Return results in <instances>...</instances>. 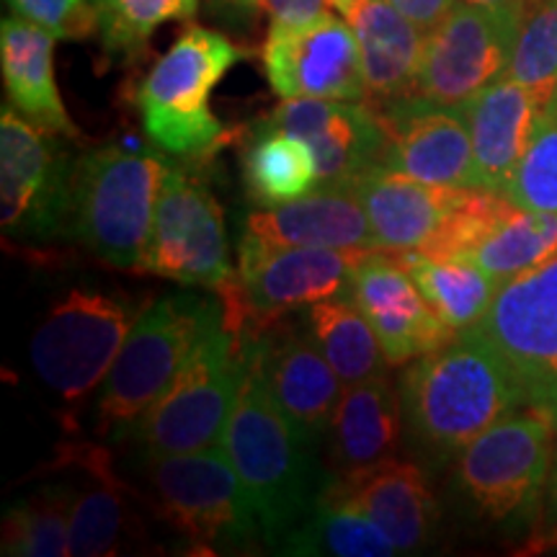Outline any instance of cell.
<instances>
[{
    "label": "cell",
    "mask_w": 557,
    "mask_h": 557,
    "mask_svg": "<svg viewBox=\"0 0 557 557\" xmlns=\"http://www.w3.org/2000/svg\"><path fill=\"white\" fill-rule=\"evenodd\" d=\"M225 318L222 299L165 295L139 310L99 393L101 429L120 434L178 377L201 338Z\"/></svg>",
    "instance_id": "obj_6"
},
{
    "label": "cell",
    "mask_w": 557,
    "mask_h": 557,
    "mask_svg": "<svg viewBox=\"0 0 557 557\" xmlns=\"http://www.w3.org/2000/svg\"><path fill=\"white\" fill-rule=\"evenodd\" d=\"M137 465L160 517L194 547L240 549L261 534L246 485L222 449L139 455Z\"/></svg>",
    "instance_id": "obj_7"
},
{
    "label": "cell",
    "mask_w": 557,
    "mask_h": 557,
    "mask_svg": "<svg viewBox=\"0 0 557 557\" xmlns=\"http://www.w3.org/2000/svg\"><path fill=\"white\" fill-rule=\"evenodd\" d=\"M385 129L380 165L436 186H472V137L462 109L421 96L374 107Z\"/></svg>",
    "instance_id": "obj_16"
},
{
    "label": "cell",
    "mask_w": 557,
    "mask_h": 557,
    "mask_svg": "<svg viewBox=\"0 0 557 557\" xmlns=\"http://www.w3.org/2000/svg\"><path fill=\"white\" fill-rule=\"evenodd\" d=\"M282 555L299 557H393L398 547L385 537L359 508L320 493L315 508L302 524L292 529L282 545Z\"/></svg>",
    "instance_id": "obj_30"
},
{
    "label": "cell",
    "mask_w": 557,
    "mask_h": 557,
    "mask_svg": "<svg viewBox=\"0 0 557 557\" xmlns=\"http://www.w3.org/2000/svg\"><path fill=\"white\" fill-rule=\"evenodd\" d=\"M557 253V214L529 212L517 207L483 240L470 261L487 271L496 282L524 274L527 269Z\"/></svg>",
    "instance_id": "obj_32"
},
{
    "label": "cell",
    "mask_w": 557,
    "mask_h": 557,
    "mask_svg": "<svg viewBox=\"0 0 557 557\" xmlns=\"http://www.w3.org/2000/svg\"><path fill=\"white\" fill-rule=\"evenodd\" d=\"M408 271L416 287L451 331H468L480 323L496 299L500 282L468 259H431L408 250L393 253Z\"/></svg>",
    "instance_id": "obj_27"
},
{
    "label": "cell",
    "mask_w": 557,
    "mask_h": 557,
    "mask_svg": "<svg viewBox=\"0 0 557 557\" xmlns=\"http://www.w3.org/2000/svg\"><path fill=\"white\" fill-rule=\"evenodd\" d=\"M54 39L32 21L11 16L0 24V70L13 109L52 135L78 137L54 81Z\"/></svg>",
    "instance_id": "obj_26"
},
{
    "label": "cell",
    "mask_w": 557,
    "mask_h": 557,
    "mask_svg": "<svg viewBox=\"0 0 557 557\" xmlns=\"http://www.w3.org/2000/svg\"><path fill=\"white\" fill-rule=\"evenodd\" d=\"M248 3H250V0H248Z\"/></svg>",
    "instance_id": "obj_41"
},
{
    "label": "cell",
    "mask_w": 557,
    "mask_h": 557,
    "mask_svg": "<svg viewBox=\"0 0 557 557\" xmlns=\"http://www.w3.org/2000/svg\"><path fill=\"white\" fill-rule=\"evenodd\" d=\"M256 124L305 139L318 163V186L348 184L369 165H380L385 150V129L372 103L284 99Z\"/></svg>",
    "instance_id": "obj_18"
},
{
    "label": "cell",
    "mask_w": 557,
    "mask_h": 557,
    "mask_svg": "<svg viewBox=\"0 0 557 557\" xmlns=\"http://www.w3.org/2000/svg\"><path fill=\"white\" fill-rule=\"evenodd\" d=\"M555 436L557 426L545 410H513L459 451V487L483 517H517L545 485Z\"/></svg>",
    "instance_id": "obj_12"
},
{
    "label": "cell",
    "mask_w": 557,
    "mask_h": 557,
    "mask_svg": "<svg viewBox=\"0 0 557 557\" xmlns=\"http://www.w3.org/2000/svg\"><path fill=\"white\" fill-rule=\"evenodd\" d=\"M359 41L372 107L416 96L426 34L403 16L389 0H331Z\"/></svg>",
    "instance_id": "obj_24"
},
{
    "label": "cell",
    "mask_w": 557,
    "mask_h": 557,
    "mask_svg": "<svg viewBox=\"0 0 557 557\" xmlns=\"http://www.w3.org/2000/svg\"><path fill=\"white\" fill-rule=\"evenodd\" d=\"M259 367L263 380L302 436L320 444L329 436L344 382L320 351L315 338L297 331L261 336Z\"/></svg>",
    "instance_id": "obj_19"
},
{
    "label": "cell",
    "mask_w": 557,
    "mask_h": 557,
    "mask_svg": "<svg viewBox=\"0 0 557 557\" xmlns=\"http://www.w3.org/2000/svg\"><path fill=\"white\" fill-rule=\"evenodd\" d=\"M549 99L511 78H500L459 107L472 137V189L504 194Z\"/></svg>",
    "instance_id": "obj_21"
},
{
    "label": "cell",
    "mask_w": 557,
    "mask_h": 557,
    "mask_svg": "<svg viewBox=\"0 0 557 557\" xmlns=\"http://www.w3.org/2000/svg\"><path fill=\"white\" fill-rule=\"evenodd\" d=\"M389 3L406 16L410 24H416L423 34L434 32L459 0H389Z\"/></svg>",
    "instance_id": "obj_38"
},
{
    "label": "cell",
    "mask_w": 557,
    "mask_h": 557,
    "mask_svg": "<svg viewBox=\"0 0 557 557\" xmlns=\"http://www.w3.org/2000/svg\"><path fill=\"white\" fill-rule=\"evenodd\" d=\"M243 181L253 205H284L318 189L315 156L305 139L256 124L243 152Z\"/></svg>",
    "instance_id": "obj_29"
},
{
    "label": "cell",
    "mask_w": 557,
    "mask_h": 557,
    "mask_svg": "<svg viewBox=\"0 0 557 557\" xmlns=\"http://www.w3.org/2000/svg\"><path fill=\"white\" fill-rule=\"evenodd\" d=\"M521 13L459 3L423 41L416 96L438 107H465L506 78Z\"/></svg>",
    "instance_id": "obj_13"
},
{
    "label": "cell",
    "mask_w": 557,
    "mask_h": 557,
    "mask_svg": "<svg viewBox=\"0 0 557 557\" xmlns=\"http://www.w3.org/2000/svg\"><path fill=\"white\" fill-rule=\"evenodd\" d=\"M308 329L344 385L387 372L389 361L377 333L348 297H331L310 305Z\"/></svg>",
    "instance_id": "obj_31"
},
{
    "label": "cell",
    "mask_w": 557,
    "mask_h": 557,
    "mask_svg": "<svg viewBox=\"0 0 557 557\" xmlns=\"http://www.w3.org/2000/svg\"><path fill=\"white\" fill-rule=\"evenodd\" d=\"M246 233L274 246L377 250L364 205L348 184L318 186L284 205L253 209Z\"/></svg>",
    "instance_id": "obj_25"
},
{
    "label": "cell",
    "mask_w": 557,
    "mask_h": 557,
    "mask_svg": "<svg viewBox=\"0 0 557 557\" xmlns=\"http://www.w3.org/2000/svg\"><path fill=\"white\" fill-rule=\"evenodd\" d=\"M506 78L549 96L557 90V0H529Z\"/></svg>",
    "instance_id": "obj_35"
},
{
    "label": "cell",
    "mask_w": 557,
    "mask_h": 557,
    "mask_svg": "<svg viewBox=\"0 0 557 557\" xmlns=\"http://www.w3.org/2000/svg\"><path fill=\"white\" fill-rule=\"evenodd\" d=\"M261 60L271 88L282 99H367L359 41L346 18L331 11L302 24L271 21Z\"/></svg>",
    "instance_id": "obj_15"
},
{
    "label": "cell",
    "mask_w": 557,
    "mask_h": 557,
    "mask_svg": "<svg viewBox=\"0 0 557 557\" xmlns=\"http://www.w3.org/2000/svg\"><path fill=\"white\" fill-rule=\"evenodd\" d=\"M220 297L238 289L240 274L230 263L225 214L218 199L186 169L165 165L143 269Z\"/></svg>",
    "instance_id": "obj_9"
},
{
    "label": "cell",
    "mask_w": 557,
    "mask_h": 557,
    "mask_svg": "<svg viewBox=\"0 0 557 557\" xmlns=\"http://www.w3.org/2000/svg\"><path fill=\"white\" fill-rule=\"evenodd\" d=\"M83 462L94 480L70 498V553L75 557L116 555L135 537V513L114 483L103 451H88Z\"/></svg>",
    "instance_id": "obj_28"
},
{
    "label": "cell",
    "mask_w": 557,
    "mask_h": 557,
    "mask_svg": "<svg viewBox=\"0 0 557 557\" xmlns=\"http://www.w3.org/2000/svg\"><path fill=\"white\" fill-rule=\"evenodd\" d=\"M367 253L364 248L274 246L243 233L238 274L253 331L261 333V325L289 310L346 297L354 269Z\"/></svg>",
    "instance_id": "obj_14"
},
{
    "label": "cell",
    "mask_w": 557,
    "mask_h": 557,
    "mask_svg": "<svg viewBox=\"0 0 557 557\" xmlns=\"http://www.w3.org/2000/svg\"><path fill=\"white\" fill-rule=\"evenodd\" d=\"M504 357L527 395L557 426V253L508 278L472 325Z\"/></svg>",
    "instance_id": "obj_11"
},
{
    "label": "cell",
    "mask_w": 557,
    "mask_h": 557,
    "mask_svg": "<svg viewBox=\"0 0 557 557\" xmlns=\"http://www.w3.org/2000/svg\"><path fill=\"white\" fill-rule=\"evenodd\" d=\"M398 393L410 438L436 459L459 455L485 429L527 406L517 374L475 329L410 361Z\"/></svg>",
    "instance_id": "obj_1"
},
{
    "label": "cell",
    "mask_w": 557,
    "mask_h": 557,
    "mask_svg": "<svg viewBox=\"0 0 557 557\" xmlns=\"http://www.w3.org/2000/svg\"><path fill=\"white\" fill-rule=\"evenodd\" d=\"M403 434L400 393L385 374L344 385L325 436L331 470L336 478H354L380 468L398 455Z\"/></svg>",
    "instance_id": "obj_22"
},
{
    "label": "cell",
    "mask_w": 557,
    "mask_h": 557,
    "mask_svg": "<svg viewBox=\"0 0 557 557\" xmlns=\"http://www.w3.org/2000/svg\"><path fill=\"white\" fill-rule=\"evenodd\" d=\"M18 18L32 21L58 39H88L99 34L96 0H9Z\"/></svg>",
    "instance_id": "obj_37"
},
{
    "label": "cell",
    "mask_w": 557,
    "mask_h": 557,
    "mask_svg": "<svg viewBox=\"0 0 557 557\" xmlns=\"http://www.w3.org/2000/svg\"><path fill=\"white\" fill-rule=\"evenodd\" d=\"M346 297L372 323L389 364H408L455 336L400 261L385 250H369L359 261Z\"/></svg>",
    "instance_id": "obj_17"
},
{
    "label": "cell",
    "mask_w": 557,
    "mask_h": 557,
    "mask_svg": "<svg viewBox=\"0 0 557 557\" xmlns=\"http://www.w3.org/2000/svg\"><path fill=\"white\" fill-rule=\"evenodd\" d=\"M323 493L367 513L403 555L426 547L436 532L438 506L418 465L389 459L361 475L336 478Z\"/></svg>",
    "instance_id": "obj_20"
},
{
    "label": "cell",
    "mask_w": 557,
    "mask_h": 557,
    "mask_svg": "<svg viewBox=\"0 0 557 557\" xmlns=\"http://www.w3.org/2000/svg\"><path fill=\"white\" fill-rule=\"evenodd\" d=\"M169 158L152 150L107 148L75 158L67 235L107 267L139 271Z\"/></svg>",
    "instance_id": "obj_4"
},
{
    "label": "cell",
    "mask_w": 557,
    "mask_h": 557,
    "mask_svg": "<svg viewBox=\"0 0 557 557\" xmlns=\"http://www.w3.org/2000/svg\"><path fill=\"white\" fill-rule=\"evenodd\" d=\"M549 513H553V532L557 534V475L553 483V493H549Z\"/></svg>",
    "instance_id": "obj_40"
},
{
    "label": "cell",
    "mask_w": 557,
    "mask_h": 557,
    "mask_svg": "<svg viewBox=\"0 0 557 557\" xmlns=\"http://www.w3.org/2000/svg\"><path fill=\"white\" fill-rule=\"evenodd\" d=\"M369 218L374 246L385 253H408L434 238L462 186H436L369 165L348 181Z\"/></svg>",
    "instance_id": "obj_23"
},
{
    "label": "cell",
    "mask_w": 557,
    "mask_h": 557,
    "mask_svg": "<svg viewBox=\"0 0 557 557\" xmlns=\"http://www.w3.org/2000/svg\"><path fill=\"white\" fill-rule=\"evenodd\" d=\"M504 194L529 212L557 214V90L542 109Z\"/></svg>",
    "instance_id": "obj_36"
},
{
    "label": "cell",
    "mask_w": 557,
    "mask_h": 557,
    "mask_svg": "<svg viewBox=\"0 0 557 557\" xmlns=\"http://www.w3.org/2000/svg\"><path fill=\"white\" fill-rule=\"evenodd\" d=\"M462 3L478 5V9H491V11H524L529 0H462Z\"/></svg>",
    "instance_id": "obj_39"
},
{
    "label": "cell",
    "mask_w": 557,
    "mask_h": 557,
    "mask_svg": "<svg viewBox=\"0 0 557 557\" xmlns=\"http://www.w3.org/2000/svg\"><path fill=\"white\" fill-rule=\"evenodd\" d=\"M67 487L52 485L37 496L18 500L3 519V555L65 557L70 553Z\"/></svg>",
    "instance_id": "obj_33"
},
{
    "label": "cell",
    "mask_w": 557,
    "mask_h": 557,
    "mask_svg": "<svg viewBox=\"0 0 557 557\" xmlns=\"http://www.w3.org/2000/svg\"><path fill=\"white\" fill-rule=\"evenodd\" d=\"M259 346L261 333L253 341V361L220 449L246 485L263 542L278 547L292 529L310 517L325 485H320L315 465L318 444L299 434L278 408L261 374Z\"/></svg>",
    "instance_id": "obj_2"
},
{
    "label": "cell",
    "mask_w": 557,
    "mask_h": 557,
    "mask_svg": "<svg viewBox=\"0 0 557 557\" xmlns=\"http://www.w3.org/2000/svg\"><path fill=\"white\" fill-rule=\"evenodd\" d=\"M75 160L16 109L0 114V225L13 243L39 246L67 235Z\"/></svg>",
    "instance_id": "obj_10"
},
{
    "label": "cell",
    "mask_w": 557,
    "mask_h": 557,
    "mask_svg": "<svg viewBox=\"0 0 557 557\" xmlns=\"http://www.w3.org/2000/svg\"><path fill=\"white\" fill-rule=\"evenodd\" d=\"M259 333H235L225 318L201 338L186 361L143 416L114 434L116 442L135 444L139 455H181L220 447V438L238 403L240 387L253 361Z\"/></svg>",
    "instance_id": "obj_3"
},
{
    "label": "cell",
    "mask_w": 557,
    "mask_h": 557,
    "mask_svg": "<svg viewBox=\"0 0 557 557\" xmlns=\"http://www.w3.org/2000/svg\"><path fill=\"white\" fill-rule=\"evenodd\" d=\"M96 9L103 52L135 60L148 50V41L160 26L191 18L199 0H96Z\"/></svg>",
    "instance_id": "obj_34"
},
{
    "label": "cell",
    "mask_w": 557,
    "mask_h": 557,
    "mask_svg": "<svg viewBox=\"0 0 557 557\" xmlns=\"http://www.w3.org/2000/svg\"><path fill=\"white\" fill-rule=\"evenodd\" d=\"M139 312L120 297L73 289L58 299L32 336V367L67 406L99 389Z\"/></svg>",
    "instance_id": "obj_8"
},
{
    "label": "cell",
    "mask_w": 557,
    "mask_h": 557,
    "mask_svg": "<svg viewBox=\"0 0 557 557\" xmlns=\"http://www.w3.org/2000/svg\"><path fill=\"white\" fill-rule=\"evenodd\" d=\"M243 58L246 52L225 34L186 26L137 88L135 101L150 143L173 158L212 156L225 139V127L209 109V96Z\"/></svg>",
    "instance_id": "obj_5"
}]
</instances>
